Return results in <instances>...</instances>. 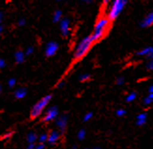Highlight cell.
Returning <instances> with one entry per match:
<instances>
[{
    "instance_id": "1",
    "label": "cell",
    "mask_w": 153,
    "mask_h": 149,
    "mask_svg": "<svg viewBox=\"0 0 153 149\" xmlns=\"http://www.w3.org/2000/svg\"><path fill=\"white\" fill-rule=\"evenodd\" d=\"M94 42H95V40L93 39L92 36H88V37L84 38L76 47L74 55V59L79 60V59H81L82 57H84L86 53H88L89 49L91 48V46H92V44Z\"/></svg>"
},
{
    "instance_id": "2",
    "label": "cell",
    "mask_w": 153,
    "mask_h": 149,
    "mask_svg": "<svg viewBox=\"0 0 153 149\" xmlns=\"http://www.w3.org/2000/svg\"><path fill=\"white\" fill-rule=\"evenodd\" d=\"M109 22H110V20L108 17H102L97 21L94 26V30H93V33L91 35L95 42L101 39L103 37L104 33L106 32V30H107L109 26Z\"/></svg>"
},
{
    "instance_id": "3",
    "label": "cell",
    "mask_w": 153,
    "mask_h": 149,
    "mask_svg": "<svg viewBox=\"0 0 153 149\" xmlns=\"http://www.w3.org/2000/svg\"><path fill=\"white\" fill-rule=\"evenodd\" d=\"M51 99H52V95H47V96H45L42 99H39L38 102L32 107L31 112H30V118L35 119L41 116L42 112L44 111L45 107L49 104Z\"/></svg>"
},
{
    "instance_id": "4",
    "label": "cell",
    "mask_w": 153,
    "mask_h": 149,
    "mask_svg": "<svg viewBox=\"0 0 153 149\" xmlns=\"http://www.w3.org/2000/svg\"><path fill=\"white\" fill-rule=\"evenodd\" d=\"M127 2L128 0H113L107 16L110 21H114L119 16V14L123 11Z\"/></svg>"
},
{
    "instance_id": "5",
    "label": "cell",
    "mask_w": 153,
    "mask_h": 149,
    "mask_svg": "<svg viewBox=\"0 0 153 149\" xmlns=\"http://www.w3.org/2000/svg\"><path fill=\"white\" fill-rule=\"evenodd\" d=\"M58 116V108L57 106H52L46 112L45 116L42 119V123H48L53 120H56Z\"/></svg>"
},
{
    "instance_id": "6",
    "label": "cell",
    "mask_w": 153,
    "mask_h": 149,
    "mask_svg": "<svg viewBox=\"0 0 153 149\" xmlns=\"http://www.w3.org/2000/svg\"><path fill=\"white\" fill-rule=\"evenodd\" d=\"M67 125H68V116L67 114H61L60 116H57L56 119V126L58 128L59 131H60L61 135H63L67 130Z\"/></svg>"
},
{
    "instance_id": "7",
    "label": "cell",
    "mask_w": 153,
    "mask_h": 149,
    "mask_svg": "<svg viewBox=\"0 0 153 149\" xmlns=\"http://www.w3.org/2000/svg\"><path fill=\"white\" fill-rule=\"evenodd\" d=\"M58 43L56 42H50L47 43L46 45V48H45V55L46 56L51 57V56H54L56 53L58 51Z\"/></svg>"
},
{
    "instance_id": "8",
    "label": "cell",
    "mask_w": 153,
    "mask_h": 149,
    "mask_svg": "<svg viewBox=\"0 0 153 149\" xmlns=\"http://www.w3.org/2000/svg\"><path fill=\"white\" fill-rule=\"evenodd\" d=\"M59 27H60V31L64 37L68 36L70 33V20L69 19H62L59 24Z\"/></svg>"
},
{
    "instance_id": "9",
    "label": "cell",
    "mask_w": 153,
    "mask_h": 149,
    "mask_svg": "<svg viewBox=\"0 0 153 149\" xmlns=\"http://www.w3.org/2000/svg\"><path fill=\"white\" fill-rule=\"evenodd\" d=\"M60 136H61V133L59 132V131H57V130H51V131L49 132L48 143H49L50 145H56V144L57 143V142H58L59 138H60Z\"/></svg>"
},
{
    "instance_id": "10",
    "label": "cell",
    "mask_w": 153,
    "mask_h": 149,
    "mask_svg": "<svg viewBox=\"0 0 153 149\" xmlns=\"http://www.w3.org/2000/svg\"><path fill=\"white\" fill-rule=\"evenodd\" d=\"M138 56H147L149 59L153 58V47L152 46H148L146 48L140 50L137 53Z\"/></svg>"
},
{
    "instance_id": "11",
    "label": "cell",
    "mask_w": 153,
    "mask_h": 149,
    "mask_svg": "<svg viewBox=\"0 0 153 149\" xmlns=\"http://www.w3.org/2000/svg\"><path fill=\"white\" fill-rule=\"evenodd\" d=\"M152 24H153V10L150 11L141 22L142 27H149V26H151Z\"/></svg>"
},
{
    "instance_id": "12",
    "label": "cell",
    "mask_w": 153,
    "mask_h": 149,
    "mask_svg": "<svg viewBox=\"0 0 153 149\" xmlns=\"http://www.w3.org/2000/svg\"><path fill=\"white\" fill-rule=\"evenodd\" d=\"M26 93H27L26 88H25V87H20V88L16 89V91L14 92V97L17 99H21L26 96Z\"/></svg>"
},
{
    "instance_id": "13",
    "label": "cell",
    "mask_w": 153,
    "mask_h": 149,
    "mask_svg": "<svg viewBox=\"0 0 153 149\" xmlns=\"http://www.w3.org/2000/svg\"><path fill=\"white\" fill-rule=\"evenodd\" d=\"M25 53L24 51H17L15 53V55H14V58H15V61H16V63L18 64H21L23 63L25 59Z\"/></svg>"
},
{
    "instance_id": "14",
    "label": "cell",
    "mask_w": 153,
    "mask_h": 149,
    "mask_svg": "<svg viewBox=\"0 0 153 149\" xmlns=\"http://www.w3.org/2000/svg\"><path fill=\"white\" fill-rule=\"evenodd\" d=\"M38 135L35 132H29L26 136V141L28 144H35V142L37 141Z\"/></svg>"
},
{
    "instance_id": "15",
    "label": "cell",
    "mask_w": 153,
    "mask_h": 149,
    "mask_svg": "<svg viewBox=\"0 0 153 149\" xmlns=\"http://www.w3.org/2000/svg\"><path fill=\"white\" fill-rule=\"evenodd\" d=\"M62 20V11L60 10H56V12L54 13V16H53V21L55 23L60 22Z\"/></svg>"
},
{
    "instance_id": "16",
    "label": "cell",
    "mask_w": 153,
    "mask_h": 149,
    "mask_svg": "<svg viewBox=\"0 0 153 149\" xmlns=\"http://www.w3.org/2000/svg\"><path fill=\"white\" fill-rule=\"evenodd\" d=\"M13 134H14V130H10V131H7L6 133L2 134V136H1V141L5 142V141H8L10 140L12 136H13Z\"/></svg>"
},
{
    "instance_id": "17",
    "label": "cell",
    "mask_w": 153,
    "mask_h": 149,
    "mask_svg": "<svg viewBox=\"0 0 153 149\" xmlns=\"http://www.w3.org/2000/svg\"><path fill=\"white\" fill-rule=\"evenodd\" d=\"M136 97H137V93L131 92L128 95L127 98H126V101H127V102H131V101H134L136 99Z\"/></svg>"
},
{
    "instance_id": "18",
    "label": "cell",
    "mask_w": 153,
    "mask_h": 149,
    "mask_svg": "<svg viewBox=\"0 0 153 149\" xmlns=\"http://www.w3.org/2000/svg\"><path fill=\"white\" fill-rule=\"evenodd\" d=\"M85 134H86V131H85V128H81V130H80L78 131V133H77V138H78V140L83 141L85 139Z\"/></svg>"
},
{
    "instance_id": "19",
    "label": "cell",
    "mask_w": 153,
    "mask_h": 149,
    "mask_svg": "<svg viewBox=\"0 0 153 149\" xmlns=\"http://www.w3.org/2000/svg\"><path fill=\"white\" fill-rule=\"evenodd\" d=\"M48 137H49V134L42 133L41 136L39 137V143L44 144V143H46V142H48Z\"/></svg>"
},
{
    "instance_id": "20",
    "label": "cell",
    "mask_w": 153,
    "mask_h": 149,
    "mask_svg": "<svg viewBox=\"0 0 153 149\" xmlns=\"http://www.w3.org/2000/svg\"><path fill=\"white\" fill-rule=\"evenodd\" d=\"M90 78H91L90 74H88V73H83V74L80 75L79 80L81 81V82H86V81H88Z\"/></svg>"
},
{
    "instance_id": "21",
    "label": "cell",
    "mask_w": 153,
    "mask_h": 149,
    "mask_svg": "<svg viewBox=\"0 0 153 149\" xmlns=\"http://www.w3.org/2000/svg\"><path fill=\"white\" fill-rule=\"evenodd\" d=\"M92 116H93V113L92 112L86 113L85 116H84V117H83V121L84 122H88V121H89L92 118Z\"/></svg>"
},
{
    "instance_id": "22",
    "label": "cell",
    "mask_w": 153,
    "mask_h": 149,
    "mask_svg": "<svg viewBox=\"0 0 153 149\" xmlns=\"http://www.w3.org/2000/svg\"><path fill=\"white\" fill-rule=\"evenodd\" d=\"M16 85V79L15 78H10L9 81H8V85L10 87V88H12V87H14Z\"/></svg>"
},
{
    "instance_id": "23",
    "label": "cell",
    "mask_w": 153,
    "mask_h": 149,
    "mask_svg": "<svg viewBox=\"0 0 153 149\" xmlns=\"http://www.w3.org/2000/svg\"><path fill=\"white\" fill-rule=\"evenodd\" d=\"M147 118H148V114L146 113H139L138 114L137 117H136V120H140V119H142V120H147Z\"/></svg>"
},
{
    "instance_id": "24",
    "label": "cell",
    "mask_w": 153,
    "mask_h": 149,
    "mask_svg": "<svg viewBox=\"0 0 153 149\" xmlns=\"http://www.w3.org/2000/svg\"><path fill=\"white\" fill-rule=\"evenodd\" d=\"M116 114H117V116H124L125 114H126V110H124V109H118V110H117Z\"/></svg>"
},
{
    "instance_id": "25",
    "label": "cell",
    "mask_w": 153,
    "mask_h": 149,
    "mask_svg": "<svg viewBox=\"0 0 153 149\" xmlns=\"http://www.w3.org/2000/svg\"><path fill=\"white\" fill-rule=\"evenodd\" d=\"M33 52H34V48H33L32 46L27 47V48H26V50L25 51V55H26V56H30V55H32Z\"/></svg>"
},
{
    "instance_id": "26",
    "label": "cell",
    "mask_w": 153,
    "mask_h": 149,
    "mask_svg": "<svg viewBox=\"0 0 153 149\" xmlns=\"http://www.w3.org/2000/svg\"><path fill=\"white\" fill-rule=\"evenodd\" d=\"M151 103H153V100H152V99H150L149 96H148V97H146V98L144 99V104H145V105H149V104H151Z\"/></svg>"
},
{
    "instance_id": "27",
    "label": "cell",
    "mask_w": 153,
    "mask_h": 149,
    "mask_svg": "<svg viewBox=\"0 0 153 149\" xmlns=\"http://www.w3.org/2000/svg\"><path fill=\"white\" fill-rule=\"evenodd\" d=\"M124 83H125V78H124V77L120 76V77H118V78L117 79V85H122Z\"/></svg>"
},
{
    "instance_id": "28",
    "label": "cell",
    "mask_w": 153,
    "mask_h": 149,
    "mask_svg": "<svg viewBox=\"0 0 153 149\" xmlns=\"http://www.w3.org/2000/svg\"><path fill=\"white\" fill-rule=\"evenodd\" d=\"M147 67H148V69H149V70H153V58H150V59L149 60Z\"/></svg>"
},
{
    "instance_id": "29",
    "label": "cell",
    "mask_w": 153,
    "mask_h": 149,
    "mask_svg": "<svg viewBox=\"0 0 153 149\" xmlns=\"http://www.w3.org/2000/svg\"><path fill=\"white\" fill-rule=\"evenodd\" d=\"M146 123H147V120H142V119H140V120H136V125L139 126V127L144 126Z\"/></svg>"
},
{
    "instance_id": "30",
    "label": "cell",
    "mask_w": 153,
    "mask_h": 149,
    "mask_svg": "<svg viewBox=\"0 0 153 149\" xmlns=\"http://www.w3.org/2000/svg\"><path fill=\"white\" fill-rule=\"evenodd\" d=\"M5 67H6V61L4 58H1L0 59V67H1V69H4Z\"/></svg>"
},
{
    "instance_id": "31",
    "label": "cell",
    "mask_w": 153,
    "mask_h": 149,
    "mask_svg": "<svg viewBox=\"0 0 153 149\" xmlns=\"http://www.w3.org/2000/svg\"><path fill=\"white\" fill-rule=\"evenodd\" d=\"M44 148H45V145H44V144H42V143L36 145V146H35V149H44Z\"/></svg>"
},
{
    "instance_id": "32",
    "label": "cell",
    "mask_w": 153,
    "mask_h": 149,
    "mask_svg": "<svg viewBox=\"0 0 153 149\" xmlns=\"http://www.w3.org/2000/svg\"><path fill=\"white\" fill-rule=\"evenodd\" d=\"M25 20H24V19H21L19 21V23H18V25L19 26H23V25H25Z\"/></svg>"
},
{
    "instance_id": "33",
    "label": "cell",
    "mask_w": 153,
    "mask_h": 149,
    "mask_svg": "<svg viewBox=\"0 0 153 149\" xmlns=\"http://www.w3.org/2000/svg\"><path fill=\"white\" fill-rule=\"evenodd\" d=\"M35 146H36L35 144H28V145H27V147H26V149H35Z\"/></svg>"
},
{
    "instance_id": "34",
    "label": "cell",
    "mask_w": 153,
    "mask_h": 149,
    "mask_svg": "<svg viewBox=\"0 0 153 149\" xmlns=\"http://www.w3.org/2000/svg\"><path fill=\"white\" fill-rule=\"evenodd\" d=\"M102 1H103V4H104V5H107V4H109L111 1H113V0H102Z\"/></svg>"
},
{
    "instance_id": "35",
    "label": "cell",
    "mask_w": 153,
    "mask_h": 149,
    "mask_svg": "<svg viewBox=\"0 0 153 149\" xmlns=\"http://www.w3.org/2000/svg\"><path fill=\"white\" fill-rule=\"evenodd\" d=\"M149 93H153V85H150L149 87Z\"/></svg>"
},
{
    "instance_id": "36",
    "label": "cell",
    "mask_w": 153,
    "mask_h": 149,
    "mask_svg": "<svg viewBox=\"0 0 153 149\" xmlns=\"http://www.w3.org/2000/svg\"><path fill=\"white\" fill-rule=\"evenodd\" d=\"M63 85H64V83H63V82L59 83V84L57 85V87H62V86H63Z\"/></svg>"
},
{
    "instance_id": "37",
    "label": "cell",
    "mask_w": 153,
    "mask_h": 149,
    "mask_svg": "<svg viewBox=\"0 0 153 149\" xmlns=\"http://www.w3.org/2000/svg\"><path fill=\"white\" fill-rule=\"evenodd\" d=\"M91 149H101V147H100V146H94V147H92Z\"/></svg>"
},
{
    "instance_id": "38",
    "label": "cell",
    "mask_w": 153,
    "mask_h": 149,
    "mask_svg": "<svg viewBox=\"0 0 153 149\" xmlns=\"http://www.w3.org/2000/svg\"><path fill=\"white\" fill-rule=\"evenodd\" d=\"M82 1H84V2H86V3H88V2H91L92 0H82Z\"/></svg>"
},
{
    "instance_id": "39",
    "label": "cell",
    "mask_w": 153,
    "mask_h": 149,
    "mask_svg": "<svg viewBox=\"0 0 153 149\" xmlns=\"http://www.w3.org/2000/svg\"><path fill=\"white\" fill-rule=\"evenodd\" d=\"M71 149H77V146L76 145H74V146L71 147Z\"/></svg>"
},
{
    "instance_id": "40",
    "label": "cell",
    "mask_w": 153,
    "mask_h": 149,
    "mask_svg": "<svg viewBox=\"0 0 153 149\" xmlns=\"http://www.w3.org/2000/svg\"><path fill=\"white\" fill-rule=\"evenodd\" d=\"M57 1H61V0H57Z\"/></svg>"
},
{
    "instance_id": "41",
    "label": "cell",
    "mask_w": 153,
    "mask_h": 149,
    "mask_svg": "<svg viewBox=\"0 0 153 149\" xmlns=\"http://www.w3.org/2000/svg\"><path fill=\"white\" fill-rule=\"evenodd\" d=\"M85 149H88V148H85Z\"/></svg>"
},
{
    "instance_id": "42",
    "label": "cell",
    "mask_w": 153,
    "mask_h": 149,
    "mask_svg": "<svg viewBox=\"0 0 153 149\" xmlns=\"http://www.w3.org/2000/svg\"><path fill=\"white\" fill-rule=\"evenodd\" d=\"M152 100H153V99H152Z\"/></svg>"
}]
</instances>
